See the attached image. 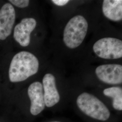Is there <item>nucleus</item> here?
<instances>
[{"mask_svg": "<svg viewBox=\"0 0 122 122\" xmlns=\"http://www.w3.org/2000/svg\"><path fill=\"white\" fill-rule=\"evenodd\" d=\"M76 112L87 122H117L116 114L96 96L84 92L76 101Z\"/></svg>", "mask_w": 122, "mask_h": 122, "instance_id": "f257e3e1", "label": "nucleus"}, {"mask_svg": "<svg viewBox=\"0 0 122 122\" xmlns=\"http://www.w3.org/2000/svg\"><path fill=\"white\" fill-rule=\"evenodd\" d=\"M37 25V22L32 18L23 19L15 26L14 38L22 47L28 46L30 41V34Z\"/></svg>", "mask_w": 122, "mask_h": 122, "instance_id": "6e6552de", "label": "nucleus"}, {"mask_svg": "<svg viewBox=\"0 0 122 122\" xmlns=\"http://www.w3.org/2000/svg\"><path fill=\"white\" fill-rule=\"evenodd\" d=\"M27 93L30 101V112L32 115L36 116L42 113L46 108L42 84L39 81L31 84Z\"/></svg>", "mask_w": 122, "mask_h": 122, "instance_id": "423d86ee", "label": "nucleus"}, {"mask_svg": "<svg viewBox=\"0 0 122 122\" xmlns=\"http://www.w3.org/2000/svg\"><path fill=\"white\" fill-rule=\"evenodd\" d=\"M39 67L38 58L31 52L22 51L16 54L11 61L9 70L12 82L23 81L37 73Z\"/></svg>", "mask_w": 122, "mask_h": 122, "instance_id": "f03ea898", "label": "nucleus"}, {"mask_svg": "<svg viewBox=\"0 0 122 122\" xmlns=\"http://www.w3.org/2000/svg\"><path fill=\"white\" fill-rule=\"evenodd\" d=\"M71 122L65 119H62V118H54V119H51V120L48 121L47 122Z\"/></svg>", "mask_w": 122, "mask_h": 122, "instance_id": "4468645a", "label": "nucleus"}, {"mask_svg": "<svg viewBox=\"0 0 122 122\" xmlns=\"http://www.w3.org/2000/svg\"><path fill=\"white\" fill-rule=\"evenodd\" d=\"M105 96L111 99V108L113 113L120 114L122 112V89L118 86L105 88L103 92Z\"/></svg>", "mask_w": 122, "mask_h": 122, "instance_id": "9b49d317", "label": "nucleus"}, {"mask_svg": "<svg viewBox=\"0 0 122 122\" xmlns=\"http://www.w3.org/2000/svg\"><path fill=\"white\" fill-rule=\"evenodd\" d=\"M88 25L82 15L72 18L66 25L63 32V41L69 48H75L83 42L86 35Z\"/></svg>", "mask_w": 122, "mask_h": 122, "instance_id": "7ed1b4c3", "label": "nucleus"}, {"mask_svg": "<svg viewBox=\"0 0 122 122\" xmlns=\"http://www.w3.org/2000/svg\"><path fill=\"white\" fill-rule=\"evenodd\" d=\"M15 19L13 5L9 3L5 4L0 10V40H5L11 34Z\"/></svg>", "mask_w": 122, "mask_h": 122, "instance_id": "1a4fd4ad", "label": "nucleus"}, {"mask_svg": "<svg viewBox=\"0 0 122 122\" xmlns=\"http://www.w3.org/2000/svg\"><path fill=\"white\" fill-rule=\"evenodd\" d=\"M9 1L15 6L21 8L27 7L30 3L29 0H10Z\"/></svg>", "mask_w": 122, "mask_h": 122, "instance_id": "f8f14e48", "label": "nucleus"}, {"mask_svg": "<svg viewBox=\"0 0 122 122\" xmlns=\"http://www.w3.org/2000/svg\"><path fill=\"white\" fill-rule=\"evenodd\" d=\"M43 87L46 108L52 109L58 105L61 100L55 76L52 74H45L43 79Z\"/></svg>", "mask_w": 122, "mask_h": 122, "instance_id": "0eeeda50", "label": "nucleus"}, {"mask_svg": "<svg viewBox=\"0 0 122 122\" xmlns=\"http://www.w3.org/2000/svg\"><path fill=\"white\" fill-rule=\"evenodd\" d=\"M102 10L105 16L114 21H119L122 19V0H104Z\"/></svg>", "mask_w": 122, "mask_h": 122, "instance_id": "9d476101", "label": "nucleus"}, {"mask_svg": "<svg viewBox=\"0 0 122 122\" xmlns=\"http://www.w3.org/2000/svg\"><path fill=\"white\" fill-rule=\"evenodd\" d=\"M93 50L100 58L116 59L122 57V41L114 38H104L98 40L93 46Z\"/></svg>", "mask_w": 122, "mask_h": 122, "instance_id": "20e7f679", "label": "nucleus"}, {"mask_svg": "<svg viewBox=\"0 0 122 122\" xmlns=\"http://www.w3.org/2000/svg\"><path fill=\"white\" fill-rule=\"evenodd\" d=\"M96 74L99 80L103 83L120 85L122 83V66L119 64H105L98 66Z\"/></svg>", "mask_w": 122, "mask_h": 122, "instance_id": "39448f33", "label": "nucleus"}, {"mask_svg": "<svg viewBox=\"0 0 122 122\" xmlns=\"http://www.w3.org/2000/svg\"><path fill=\"white\" fill-rule=\"evenodd\" d=\"M52 2L58 6H63L67 4L69 1V0H52Z\"/></svg>", "mask_w": 122, "mask_h": 122, "instance_id": "ddd939ff", "label": "nucleus"}]
</instances>
